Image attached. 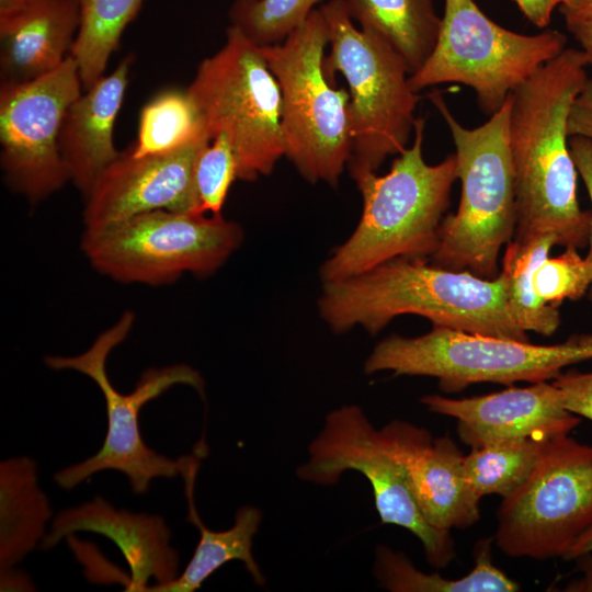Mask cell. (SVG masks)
Listing matches in <instances>:
<instances>
[{
  "mask_svg": "<svg viewBox=\"0 0 592 592\" xmlns=\"http://www.w3.org/2000/svg\"><path fill=\"white\" fill-rule=\"evenodd\" d=\"M579 48H565L511 93L510 149L516 225L513 238L549 234L557 246L588 244L591 212L577 198L569 147L571 106L589 79Z\"/></svg>",
  "mask_w": 592,
  "mask_h": 592,
  "instance_id": "1",
  "label": "cell"
},
{
  "mask_svg": "<svg viewBox=\"0 0 592 592\" xmlns=\"http://www.w3.org/2000/svg\"><path fill=\"white\" fill-rule=\"evenodd\" d=\"M318 307L335 333L361 326L375 335L400 315H418L433 326L528 341L510 314L500 273L487 278L429 264L425 259L397 258L323 283Z\"/></svg>",
  "mask_w": 592,
  "mask_h": 592,
  "instance_id": "2",
  "label": "cell"
},
{
  "mask_svg": "<svg viewBox=\"0 0 592 592\" xmlns=\"http://www.w3.org/2000/svg\"><path fill=\"white\" fill-rule=\"evenodd\" d=\"M425 119L417 117L413 139L378 175H353L363 200L360 221L326 260L323 283L362 274L397 258L425 259L436 250L439 231L457 177L455 153L436 164L423 158Z\"/></svg>",
  "mask_w": 592,
  "mask_h": 592,
  "instance_id": "3",
  "label": "cell"
},
{
  "mask_svg": "<svg viewBox=\"0 0 592 592\" xmlns=\"http://www.w3.org/2000/svg\"><path fill=\"white\" fill-rule=\"evenodd\" d=\"M429 98L451 132L460 181L458 208L442 220L432 263L496 277L500 251L513 238L516 225L511 94L486 123L475 128L464 127L455 118L439 91Z\"/></svg>",
  "mask_w": 592,
  "mask_h": 592,
  "instance_id": "4",
  "label": "cell"
},
{
  "mask_svg": "<svg viewBox=\"0 0 592 592\" xmlns=\"http://www.w3.org/2000/svg\"><path fill=\"white\" fill-rule=\"evenodd\" d=\"M319 8L329 30L325 75L333 83L341 73L349 88L350 173L377 172L389 156L408 147L421 96L410 86L402 56L382 36L356 27L344 0Z\"/></svg>",
  "mask_w": 592,
  "mask_h": 592,
  "instance_id": "5",
  "label": "cell"
},
{
  "mask_svg": "<svg viewBox=\"0 0 592 592\" xmlns=\"http://www.w3.org/2000/svg\"><path fill=\"white\" fill-rule=\"evenodd\" d=\"M328 44L317 8L282 43L258 48L281 90L284 156L308 182L337 186L351 156L350 96L325 75Z\"/></svg>",
  "mask_w": 592,
  "mask_h": 592,
  "instance_id": "6",
  "label": "cell"
},
{
  "mask_svg": "<svg viewBox=\"0 0 592 592\" xmlns=\"http://www.w3.org/2000/svg\"><path fill=\"white\" fill-rule=\"evenodd\" d=\"M588 360H592V333L537 345L433 326L420 337L385 338L366 358L364 372L434 377L443 391L455 392L477 383L553 380L562 368Z\"/></svg>",
  "mask_w": 592,
  "mask_h": 592,
  "instance_id": "7",
  "label": "cell"
},
{
  "mask_svg": "<svg viewBox=\"0 0 592 592\" xmlns=\"http://www.w3.org/2000/svg\"><path fill=\"white\" fill-rule=\"evenodd\" d=\"M208 137L224 136L238 179L270 174L284 156L278 83L258 46L230 25L226 42L197 67L186 90Z\"/></svg>",
  "mask_w": 592,
  "mask_h": 592,
  "instance_id": "8",
  "label": "cell"
},
{
  "mask_svg": "<svg viewBox=\"0 0 592 592\" xmlns=\"http://www.w3.org/2000/svg\"><path fill=\"white\" fill-rule=\"evenodd\" d=\"M134 319L133 312H125L79 355L45 357V364L52 369H72L91 378L102 391L105 401L107 429L99 452L54 474V481L65 490H70L92 475L106 469L124 474L133 492L137 494L147 492L155 478L181 475L184 456L172 459L149 448L140 434L138 417L143 406L175 385L191 386L203 398L204 380L191 366L175 364L148 368L141 374L132 392L117 391L109 379L106 358L111 351L126 339Z\"/></svg>",
  "mask_w": 592,
  "mask_h": 592,
  "instance_id": "9",
  "label": "cell"
},
{
  "mask_svg": "<svg viewBox=\"0 0 592 592\" xmlns=\"http://www.w3.org/2000/svg\"><path fill=\"white\" fill-rule=\"evenodd\" d=\"M566 45L557 30L520 34L489 19L474 0H445L436 44L409 82L417 92L440 83L467 86L490 116Z\"/></svg>",
  "mask_w": 592,
  "mask_h": 592,
  "instance_id": "10",
  "label": "cell"
},
{
  "mask_svg": "<svg viewBox=\"0 0 592 592\" xmlns=\"http://www.w3.org/2000/svg\"><path fill=\"white\" fill-rule=\"evenodd\" d=\"M242 239L240 225L220 214L153 210L86 228L81 247L92 266L113 280L160 285L185 272L213 273Z\"/></svg>",
  "mask_w": 592,
  "mask_h": 592,
  "instance_id": "11",
  "label": "cell"
},
{
  "mask_svg": "<svg viewBox=\"0 0 592 592\" xmlns=\"http://www.w3.org/2000/svg\"><path fill=\"white\" fill-rule=\"evenodd\" d=\"M494 542L511 557H565L592 526V445L549 440L528 479L502 499Z\"/></svg>",
  "mask_w": 592,
  "mask_h": 592,
  "instance_id": "12",
  "label": "cell"
},
{
  "mask_svg": "<svg viewBox=\"0 0 592 592\" xmlns=\"http://www.w3.org/2000/svg\"><path fill=\"white\" fill-rule=\"evenodd\" d=\"M308 452L309 459L297 468L300 479L331 486L346 470L361 473L372 486L382 523L411 532L434 568H445L455 558L451 532L436 530L425 521L411 493L402 462L360 407L343 406L329 412Z\"/></svg>",
  "mask_w": 592,
  "mask_h": 592,
  "instance_id": "13",
  "label": "cell"
},
{
  "mask_svg": "<svg viewBox=\"0 0 592 592\" xmlns=\"http://www.w3.org/2000/svg\"><path fill=\"white\" fill-rule=\"evenodd\" d=\"M82 90L70 55L34 80L0 86L1 167L8 185L32 203L70 180L59 133L67 109Z\"/></svg>",
  "mask_w": 592,
  "mask_h": 592,
  "instance_id": "14",
  "label": "cell"
},
{
  "mask_svg": "<svg viewBox=\"0 0 592 592\" xmlns=\"http://www.w3.org/2000/svg\"><path fill=\"white\" fill-rule=\"evenodd\" d=\"M202 136L174 151L135 158L121 152L96 179L86 197V228H100L153 210L200 213L195 163ZM203 214V213H202Z\"/></svg>",
  "mask_w": 592,
  "mask_h": 592,
  "instance_id": "15",
  "label": "cell"
},
{
  "mask_svg": "<svg viewBox=\"0 0 592 592\" xmlns=\"http://www.w3.org/2000/svg\"><path fill=\"white\" fill-rule=\"evenodd\" d=\"M421 402L457 420V434L470 448L526 440L549 441L570 434L581 420L568 411L553 382L453 399L426 395Z\"/></svg>",
  "mask_w": 592,
  "mask_h": 592,
  "instance_id": "16",
  "label": "cell"
},
{
  "mask_svg": "<svg viewBox=\"0 0 592 592\" xmlns=\"http://www.w3.org/2000/svg\"><path fill=\"white\" fill-rule=\"evenodd\" d=\"M382 432L402 462L411 493L425 521L436 530L468 528L480 519V498L463 473L464 454L449 435L392 420Z\"/></svg>",
  "mask_w": 592,
  "mask_h": 592,
  "instance_id": "17",
  "label": "cell"
},
{
  "mask_svg": "<svg viewBox=\"0 0 592 592\" xmlns=\"http://www.w3.org/2000/svg\"><path fill=\"white\" fill-rule=\"evenodd\" d=\"M79 531L103 535L119 548L130 570L125 591L146 592L150 579L167 584L180 574V555L171 546V531L160 515L115 509L96 496L58 512L39 547L52 549Z\"/></svg>",
  "mask_w": 592,
  "mask_h": 592,
  "instance_id": "18",
  "label": "cell"
},
{
  "mask_svg": "<svg viewBox=\"0 0 592 592\" xmlns=\"http://www.w3.org/2000/svg\"><path fill=\"white\" fill-rule=\"evenodd\" d=\"M79 25V0H0L1 83L27 82L57 68Z\"/></svg>",
  "mask_w": 592,
  "mask_h": 592,
  "instance_id": "19",
  "label": "cell"
},
{
  "mask_svg": "<svg viewBox=\"0 0 592 592\" xmlns=\"http://www.w3.org/2000/svg\"><path fill=\"white\" fill-rule=\"evenodd\" d=\"M133 61L132 55L126 56L110 75L84 90L65 113L59 149L70 180L84 196L121 155L114 146L113 130Z\"/></svg>",
  "mask_w": 592,
  "mask_h": 592,
  "instance_id": "20",
  "label": "cell"
},
{
  "mask_svg": "<svg viewBox=\"0 0 592 592\" xmlns=\"http://www.w3.org/2000/svg\"><path fill=\"white\" fill-rule=\"evenodd\" d=\"M36 462L27 456L0 463V590L34 591L20 563L46 535L49 500L38 486Z\"/></svg>",
  "mask_w": 592,
  "mask_h": 592,
  "instance_id": "21",
  "label": "cell"
},
{
  "mask_svg": "<svg viewBox=\"0 0 592 592\" xmlns=\"http://www.w3.org/2000/svg\"><path fill=\"white\" fill-rule=\"evenodd\" d=\"M204 448L205 446H201L195 454L184 456L181 471L187 500V520L200 531V542L190 562L175 580L167 584L149 585L146 592H193L200 589L213 572L232 560L242 561L258 585L265 584V578L252 554L253 537L262 520L261 511L254 506L239 508L234 525L226 531L209 530L196 511L193 491L201 452Z\"/></svg>",
  "mask_w": 592,
  "mask_h": 592,
  "instance_id": "22",
  "label": "cell"
},
{
  "mask_svg": "<svg viewBox=\"0 0 592 592\" xmlns=\"http://www.w3.org/2000/svg\"><path fill=\"white\" fill-rule=\"evenodd\" d=\"M360 27L387 41L405 59L410 75L432 53L441 27L433 0H344Z\"/></svg>",
  "mask_w": 592,
  "mask_h": 592,
  "instance_id": "23",
  "label": "cell"
},
{
  "mask_svg": "<svg viewBox=\"0 0 592 592\" xmlns=\"http://www.w3.org/2000/svg\"><path fill=\"white\" fill-rule=\"evenodd\" d=\"M491 539H481L474 549V568L464 577L449 579L439 572L418 570L405 554L378 545L374 574L379 585L391 592H513L519 584L494 566Z\"/></svg>",
  "mask_w": 592,
  "mask_h": 592,
  "instance_id": "24",
  "label": "cell"
},
{
  "mask_svg": "<svg viewBox=\"0 0 592 592\" xmlns=\"http://www.w3.org/2000/svg\"><path fill=\"white\" fill-rule=\"evenodd\" d=\"M556 244V238L549 234L512 238L506 243L500 275L510 314L525 332L548 337L560 325L558 308L537 296L533 282L535 270Z\"/></svg>",
  "mask_w": 592,
  "mask_h": 592,
  "instance_id": "25",
  "label": "cell"
},
{
  "mask_svg": "<svg viewBox=\"0 0 592 592\" xmlns=\"http://www.w3.org/2000/svg\"><path fill=\"white\" fill-rule=\"evenodd\" d=\"M141 3L143 0L80 1V25L70 56L78 65L83 91L104 76L122 33Z\"/></svg>",
  "mask_w": 592,
  "mask_h": 592,
  "instance_id": "26",
  "label": "cell"
},
{
  "mask_svg": "<svg viewBox=\"0 0 592 592\" xmlns=\"http://www.w3.org/2000/svg\"><path fill=\"white\" fill-rule=\"evenodd\" d=\"M548 441L526 440L471 448L464 455L463 473L468 487L481 499H502L531 476Z\"/></svg>",
  "mask_w": 592,
  "mask_h": 592,
  "instance_id": "27",
  "label": "cell"
},
{
  "mask_svg": "<svg viewBox=\"0 0 592 592\" xmlns=\"http://www.w3.org/2000/svg\"><path fill=\"white\" fill-rule=\"evenodd\" d=\"M202 136L208 135L186 91H163L143 107L130 153L135 158L163 155Z\"/></svg>",
  "mask_w": 592,
  "mask_h": 592,
  "instance_id": "28",
  "label": "cell"
},
{
  "mask_svg": "<svg viewBox=\"0 0 592 592\" xmlns=\"http://www.w3.org/2000/svg\"><path fill=\"white\" fill-rule=\"evenodd\" d=\"M322 0H236L231 25L257 46L282 43Z\"/></svg>",
  "mask_w": 592,
  "mask_h": 592,
  "instance_id": "29",
  "label": "cell"
},
{
  "mask_svg": "<svg viewBox=\"0 0 592 592\" xmlns=\"http://www.w3.org/2000/svg\"><path fill=\"white\" fill-rule=\"evenodd\" d=\"M576 248L546 258L534 272V288L545 303L558 307L562 301L578 300L592 285V262Z\"/></svg>",
  "mask_w": 592,
  "mask_h": 592,
  "instance_id": "30",
  "label": "cell"
},
{
  "mask_svg": "<svg viewBox=\"0 0 592 592\" xmlns=\"http://www.w3.org/2000/svg\"><path fill=\"white\" fill-rule=\"evenodd\" d=\"M236 178L237 161L229 141L220 135L214 137L203 146L195 163L200 213L220 214Z\"/></svg>",
  "mask_w": 592,
  "mask_h": 592,
  "instance_id": "31",
  "label": "cell"
},
{
  "mask_svg": "<svg viewBox=\"0 0 592 592\" xmlns=\"http://www.w3.org/2000/svg\"><path fill=\"white\" fill-rule=\"evenodd\" d=\"M553 383L568 411L592 421V372L569 371L558 375Z\"/></svg>",
  "mask_w": 592,
  "mask_h": 592,
  "instance_id": "32",
  "label": "cell"
},
{
  "mask_svg": "<svg viewBox=\"0 0 592 592\" xmlns=\"http://www.w3.org/2000/svg\"><path fill=\"white\" fill-rule=\"evenodd\" d=\"M569 147L578 174L585 185L592 204V143L588 138L581 136H570ZM588 246L589 250L585 258L592 262V212ZM589 296L592 301V285L589 291Z\"/></svg>",
  "mask_w": 592,
  "mask_h": 592,
  "instance_id": "33",
  "label": "cell"
},
{
  "mask_svg": "<svg viewBox=\"0 0 592 592\" xmlns=\"http://www.w3.org/2000/svg\"><path fill=\"white\" fill-rule=\"evenodd\" d=\"M568 134L592 143V78L588 79L576 98L568 118Z\"/></svg>",
  "mask_w": 592,
  "mask_h": 592,
  "instance_id": "34",
  "label": "cell"
},
{
  "mask_svg": "<svg viewBox=\"0 0 592 592\" xmlns=\"http://www.w3.org/2000/svg\"><path fill=\"white\" fill-rule=\"evenodd\" d=\"M526 19L537 27H546L550 23L553 12L561 4V0H512Z\"/></svg>",
  "mask_w": 592,
  "mask_h": 592,
  "instance_id": "35",
  "label": "cell"
},
{
  "mask_svg": "<svg viewBox=\"0 0 592 592\" xmlns=\"http://www.w3.org/2000/svg\"><path fill=\"white\" fill-rule=\"evenodd\" d=\"M576 569L581 573L580 578L569 581L563 591L566 592H592V551L576 557Z\"/></svg>",
  "mask_w": 592,
  "mask_h": 592,
  "instance_id": "36",
  "label": "cell"
},
{
  "mask_svg": "<svg viewBox=\"0 0 592 592\" xmlns=\"http://www.w3.org/2000/svg\"><path fill=\"white\" fill-rule=\"evenodd\" d=\"M566 26L584 53L589 65H592V19L568 20Z\"/></svg>",
  "mask_w": 592,
  "mask_h": 592,
  "instance_id": "37",
  "label": "cell"
},
{
  "mask_svg": "<svg viewBox=\"0 0 592 592\" xmlns=\"http://www.w3.org/2000/svg\"><path fill=\"white\" fill-rule=\"evenodd\" d=\"M560 12L565 21L592 19V0H576L570 8L560 9Z\"/></svg>",
  "mask_w": 592,
  "mask_h": 592,
  "instance_id": "38",
  "label": "cell"
},
{
  "mask_svg": "<svg viewBox=\"0 0 592 592\" xmlns=\"http://www.w3.org/2000/svg\"><path fill=\"white\" fill-rule=\"evenodd\" d=\"M589 551H592V526L578 538L563 559L573 560L579 555Z\"/></svg>",
  "mask_w": 592,
  "mask_h": 592,
  "instance_id": "39",
  "label": "cell"
},
{
  "mask_svg": "<svg viewBox=\"0 0 592 592\" xmlns=\"http://www.w3.org/2000/svg\"><path fill=\"white\" fill-rule=\"evenodd\" d=\"M574 2L576 0H561V4L559 7L560 9L570 8Z\"/></svg>",
  "mask_w": 592,
  "mask_h": 592,
  "instance_id": "40",
  "label": "cell"
},
{
  "mask_svg": "<svg viewBox=\"0 0 592 592\" xmlns=\"http://www.w3.org/2000/svg\"><path fill=\"white\" fill-rule=\"evenodd\" d=\"M79 1H81V0H79Z\"/></svg>",
  "mask_w": 592,
  "mask_h": 592,
  "instance_id": "41",
  "label": "cell"
}]
</instances>
